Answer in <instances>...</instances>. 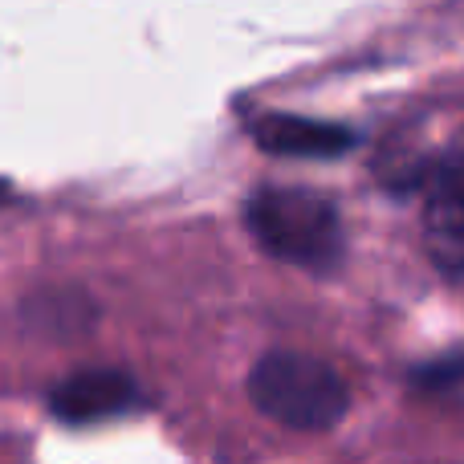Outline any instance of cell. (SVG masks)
I'll use <instances>...</instances> for the list:
<instances>
[{"mask_svg": "<svg viewBox=\"0 0 464 464\" xmlns=\"http://www.w3.org/2000/svg\"><path fill=\"white\" fill-rule=\"evenodd\" d=\"M253 139L261 151L289 155V160H334L359 147V135L351 127L322 119H297V114H265L253 127Z\"/></svg>", "mask_w": 464, "mask_h": 464, "instance_id": "obj_5", "label": "cell"}, {"mask_svg": "<svg viewBox=\"0 0 464 464\" xmlns=\"http://www.w3.org/2000/svg\"><path fill=\"white\" fill-rule=\"evenodd\" d=\"M245 225L273 261L314 277H334L343 269V217L326 196L310 188H256L245 204Z\"/></svg>", "mask_w": 464, "mask_h": 464, "instance_id": "obj_1", "label": "cell"}, {"mask_svg": "<svg viewBox=\"0 0 464 464\" xmlns=\"http://www.w3.org/2000/svg\"><path fill=\"white\" fill-rule=\"evenodd\" d=\"M24 322H29L33 330H41V334L70 338V334H78V330H86L90 322H94V302H86V297L73 294V289L41 294L24 305Z\"/></svg>", "mask_w": 464, "mask_h": 464, "instance_id": "obj_6", "label": "cell"}, {"mask_svg": "<svg viewBox=\"0 0 464 464\" xmlns=\"http://www.w3.org/2000/svg\"><path fill=\"white\" fill-rule=\"evenodd\" d=\"M248 400L294 432H326L351 408L343 375L302 351H269L248 375Z\"/></svg>", "mask_w": 464, "mask_h": 464, "instance_id": "obj_2", "label": "cell"}, {"mask_svg": "<svg viewBox=\"0 0 464 464\" xmlns=\"http://www.w3.org/2000/svg\"><path fill=\"white\" fill-rule=\"evenodd\" d=\"M135 403H139V383L127 371L114 367L73 371L49 392V411L62 424H102V420L135 411Z\"/></svg>", "mask_w": 464, "mask_h": 464, "instance_id": "obj_4", "label": "cell"}, {"mask_svg": "<svg viewBox=\"0 0 464 464\" xmlns=\"http://www.w3.org/2000/svg\"><path fill=\"white\" fill-rule=\"evenodd\" d=\"M411 383H416L420 392H457L460 387V354L449 351L444 359L416 367L411 371Z\"/></svg>", "mask_w": 464, "mask_h": 464, "instance_id": "obj_7", "label": "cell"}, {"mask_svg": "<svg viewBox=\"0 0 464 464\" xmlns=\"http://www.w3.org/2000/svg\"><path fill=\"white\" fill-rule=\"evenodd\" d=\"M460 151L449 147L440 160L432 163L428 176V212H424V232H428V253L440 265L449 281H460L464 269V196H460Z\"/></svg>", "mask_w": 464, "mask_h": 464, "instance_id": "obj_3", "label": "cell"}]
</instances>
